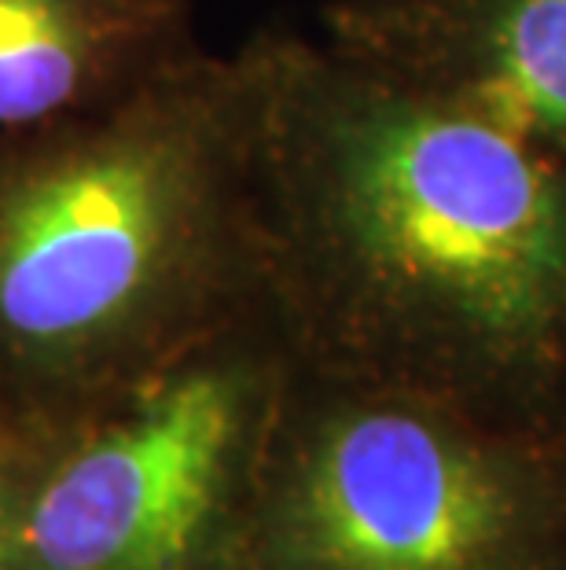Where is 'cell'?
Here are the masks:
<instances>
[{"label":"cell","instance_id":"cell-1","mask_svg":"<svg viewBox=\"0 0 566 570\" xmlns=\"http://www.w3.org/2000/svg\"><path fill=\"white\" fill-rule=\"evenodd\" d=\"M265 287L295 357L566 428V159L481 107L258 30Z\"/></svg>","mask_w":566,"mask_h":570},{"label":"cell","instance_id":"cell-2","mask_svg":"<svg viewBox=\"0 0 566 570\" xmlns=\"http://www.w3.org/2000/svg\"><path fill=\"white\" fill-rule=\"evenodd\" d=\"M261 132L258 33L0 132V416L52 434L269 302Z\"/></svg>","mask_w":566,"mask_h":570},{"label":"cell","instance_id":"cell-3","mask_svg":"<svg viewBox=\"0 0 566 570\" xmlns=\"http://www.w3.org/2000/svg\"><path fill=\"white\" fill-rule=\"evenodd\" d=\"M247 570H566V428L295 357Z\"/></svg>","mask_w":566,"mask_h":570},{"label":"cell","instance_id":"cell-4","mask_svg":"<svg viewBox=\"0 0 566 570\" xmlns=\"http://www.w3.org/2000/svg\"><path fill=\"white\" fill-rule=\"evenodd\" d=\"M291 365L261 302L44 434L11 570H247Z\"/></svg>","mask_w":566,"mask_h":570},{"label":"cell","instance_id":"cell-5","mask_svg":"<svg viewBox=\"0 0 566 570\" xmlns=\"http://www.w3.org/2000/svg\"><path fill=\"white\" fill-rule=\"evenodd\" d=\"M320 33L566 159V0H331Z\"/></svg>","mask_w":566,"mask_h":570},{"label":"cell","instance_id":"cell-6","mask_svg":"<svg viewBox=\"0 0 566 570\" xmlns=\"http://www.w3.org/2000/svg\"><path fill=\"white\" fill-rule=\"evenodd\" d=\"M199 48L191 0H0V132L100 111Z\"/></svg>","mask_w":566,"mask_h":570},{"label":"cell","instance_id":"cell-7","mask_svg":"<svg viewBox=\"0 0 566 570\" xmlns=\"http://www.w3.org/2000/svg\"><path fill=\"white\" fill-rule=\"evenodd\" d=\"M41 442L44 434L27 431L0 416V570H11V563H16L22 501H27V487L33 464H38Z\"/></svg>","mask_w":566,"mask_h":570}]
</instances>
